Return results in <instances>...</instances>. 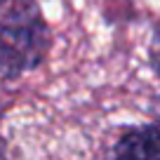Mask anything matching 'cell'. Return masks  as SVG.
I'll return each instance as SVG.
<instances>
[{
  "instance_id": "obj_2",
  "label": "cell",
  "mask_w": 160,
  "mask_h": 160,
  "mask_svg": "<svg viewBox=\"0 0 160 160\" xmlns=\"http://www.w3.org/2000/svg\"><path fill=\"white\" fill-rule=\"evenodd\" d=\"M94 160H160V122L125 127Z\"/></svg>"
},
{
  "instance_id": "obj_1",
  "label": "cell",
  "mask_w": 160,
  "mask_h": 160,
  "mask_svg": "<svg viewBox=\"0 0 160 160\" xmlns=\"http://www.w3.org/2000/svg\"><path fill=\"white\" fill-rule=\"evenodd\" d=\"M52 50V28L35 0H0V78L19 80L40 68Z\"/></svg>"
},
{
  "instance_id": "obj_4",
  "label": "cell",
  "mask_w": 160,
  "mask_h": 160,
  "mask_svg": "<svg viewBox=\"0 0 160 160\" xmlns=\"http://www.w3.org/2000/svg\"><path fill=\"white\" fill-rule=\"evenodd\" d=\"M0 160H7V141H5V137H0Z\"/></svg>"
},
{
  "instance_id": "obj_3",
  "label": "cell",
  "mask_w": 160,
  "mask_h": 160,
  "mask_svg": "<svg viewBox=\"0 0 160 160\" xmlns=\"http://www.w3.org/2000/svg\"><path fill=\"white\" fill-rule=\"evenodd\" d=\"M148 66L160 78V21H158V26H155L153 40H151V45H148Z\"/></svg>"
},
{
  "instance_id": "obj_5",
  "label": "cell",
  "mask_w": 160,
  "mask_h": 160,
  "mask_svg": "<svg viewBox=\"0 0 160 160\" xmlns=\"http://www.w3.org/2000/svg\"><path fill=\"white\" fill-rule=\"evenodd\" d=\"M0 115H2V106H0Z\"/></svg>"
}]
</instances>
